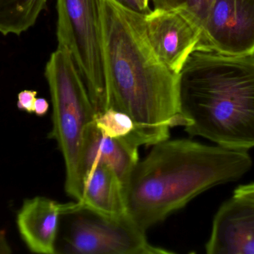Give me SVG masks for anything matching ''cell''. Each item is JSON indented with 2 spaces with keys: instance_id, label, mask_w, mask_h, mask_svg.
<instances>
[{
  "instance_id": "277c9868",
  "label": "cell",
  "mask_w": 254,
  "mask_h": 254,
  "mask_svg": "<svg viewBox=\"0 0 254 254\" xmlns=\"http://www.w3.org/2000/svg\"><path fill=\"white\" fill-rule=\"evenodd\" d=\"M52 104V128L49 139L55 140L65 163V191L75 201L83 197L82 153L85 133L96 113L84 82L70 54L58 48L45 69Z\"/></svg>"
},
{
  "instance_id": "5b68a950",
  "label": "cell",
  "mask_w": 254,
  "mask_h": 254,
  "mask_svg": "<svg viewBox=\"0 0 254 254\" xmlns=\"http://www.w3.org/2000/svg\"><path fill=\"white\" fill-rule=\"evenodd\" d=\"M58 48L71 55L96 116L108 110L101 0H57Z\"/></svg>"
},
{
  "instance_id": "7a4b0ae2",
  "label": "cell",
  "mask_w": 254,
  "mask_h": 254,
  "mask_svg": "<svg viewBox=\"0 0 254 254\" xmlns=\"http://www.w3.org/2000/svg\"><path fill=\"white\" fill-rule=\"evenodd\" d=\"M252 165L248 151L188 139L160 142L136 164L124 188L127 214L146 232L204 191L240 180Z\"/></svg>"
},
{
  "instance_id": "9c48e42d",
  "label": "cell",
  "mask_w": 254,
  "mask_h": 254,
  "mask_svg": "<svg viewBox=\"0 0 254 254\" xmlns=\"http://www.w3.org/2000/svg\"><path fill=\"white\" fill-rule=\"evenodd\" d=\"M208 254H254V202L233 196L215 215Z\"/></svg>"
},
{
  "instance_id": "4fadbf2b",
  "label": "cell",
  "mask_w": 254,
  "mask_h": 254,
  "mask_svg": "<svg viewBox=\"0 0 254 254\" xmlns=\"http://www.w3.org/2000/svg\"><path fill=\"white\" fill-rule=\"evenodd\" d=\"M48 0H0V33L19 36L34 26Z\"/></svg>"
},
{
  "instance_id": "e0dca14e",
  "label": "cell",
  "mask_w": 254,
  "mask_h": 254,
  "mask_svg": "<svg viewBox=\"0 0 254 254\" xmlns=\"http://www.w3.org/2000/svg\"><path fill=\"white\" fill-rule=\"evenodd\" d=\"M234 196L254 202V183L238 186L234 191Z\"/></svg>"
},
{
  "instance_id": "3957f363",
  "label": "cell",
  "mask_w": 254,
  "mask_h": 254,
  "mask_svg": "<svg viewBox=\"0 0 254 254\" xmlns=\"http://www.w3.org/2000/svg\"><path fill=\"white\" fill-rule=\"evenodd\" d=\"M185 131L234 150L254 147V55L195 49L179 74Z\"/></svg>"
},
{
  "instance_id": "7c38bea8",
  "label": "cell",
  "mask_w": 254,
  "mask_h": 254,
  "mask_svg": "<svg viewBox=\"0 0 254 254\" xmlns=\"http://www.w3.org/2000/svg\"><path fill=\"white\" fill-rule=\"evenodd\" d=\"M71 204L73 208L87 209L110 217L128 216L123 184L115 171L104 164L94 166L85 174L83 197Z\"/></svg>"
},
{
  "instance_id": "d6986e66",
  "label": "cell",
  "mask_w": 254,
  "mask_h": 254,
  "mask_svg": "<svg viewBox=\"0 0 254 254\" xmlns=\"http://www.w3.org/2000/svg\"><path fill=\"white\" fill-rule=\"evenodd\" d=\"M116 1L124 7L129 9V10L146 14L143 12V9L141 8V6H140L138 0H116Z\"/></svg>"
},
{
  "instance_id": "ffe728a7",
  "label": "cell",
  "mask_w": 254,
  "mask_h": 254,
  "mask_svg": "<svg viewBox=\"0 0 254 254\" xmlns=\"http://www.w3.org/2000/svg\"><path fill=\"white\" fill-rule=\"evenodd\" d=\"M12 253L11 247L7 241L4 231H0V254H10Z\"/></svg>"
},
{
  "instance_id": "2e32d148",
  "label": "cell",
  "mask_w": 254,
  "mask_h": 254,
  "mask_svg": "<svg viewBox=\"0 0 254 254\" xmlns=\"http://www.w3.org/2000/svg\"><path fill=\"white\" fill-rule=\"evenodd\" d=\"M37 92L31 89H25L21 91L17 95L18 109L24 110L26 113L31 114L34 113V104L36 98H37Z\"/></svg>"
},
{
  "instance_id": "ba28073f",
  "label": "cell",
  "mask_w": 254,
  "mask_h": 254,
  "mask_svg": "<svg viewBox=\"0 0 254 254\" xmlns=\"http://www.w3.org/2000/svg\"><path fill=\"white\" fill-rule=\"evenodd\" d=\"M148 39L160 59L179 75L196 49L201 28L182 8L152 9L144 14Z\"/></svg>"
},
{
  "instance_id": "ac0fdd59",
  "label": "cell",
  "mask_w": 254,
  "mask_h": 254,
  "mask_svg": "<svg viewBox=\"0 0 254 254\" xmlns=\"http://www.w3.org/2000/svg\"><path fill=\"white\" fill-rule=\"evenodd\" d=\"M49 104L44 98H37L34 104V113L36 116H43L49 111Z\"/></svg>"
},
{
  "instance_id": "5bb4252c",
  "label": "cell",
  "mask_w": 254,
  "mask_h": 254,
  "mask_svg": "<svg viewBox=\"0 0 254 254\" xmlns=\"http://www.w3.org/2000/svg\"><path fill=\"white\" fill-rule=\"evenodd\" d=\"M95 123L104 135L112 138L125 140L131 144L129 138L134 132V125L128 115L110 108L96 116Z\"/></svg>"
},
{
  "instance_id": "30bf717a",
  "label": "cell",
  "mask_w": 254,
  "mask_h": 254,
  "mask_svg": "<svg viewBox=\"0 0 254 254\" xmlns=\"http://www.w3.org/2000/svg\"><path fill=\"white\" fill-rule=\"evenodd\" d=\"M64 204L43 196L25 199L16 214L18 232L32 253L55 254Z\"/></svg>"
},
{
  "instance_id": "8992f818",
  "label": "cell",
  "mask_w": 254,
  "mask_h": 254,
  "mask_svg": "<svg viewBox=\"0 0 254 254\" xmlns=\"http://www.w3.org/2000/svg\"><path fill=\"white\" fill-rule=\"evenodd\" d=\"M152 246L146 232L128 216L110 217L87 209L64 204L60 218L55 254H166Z\"/></svg>"
},
{
  "instance_id": "6da1fadb",
  "label": "cell",
  "mask_w": 254,
  "mask_h": 254,
  "mask_svg": "<svg viewBox=\"0 0 254 254\" xmlns=\"http://www.w3.org/2000/svg\"><path fill=\"white\" fill-rule=\"evenodd\" d=\"M108 109L128 115L137 148L170 139V129L185 127L179 107V75L160 59L148 39L144 13L116 0H101Z\"/></svg>"
},
{
  "instance_id": "9a60e30c",
  "label": "cell",
  "mask_w": 254,
  "mask_h": 254,
  "mask_svg": "<svg viewBox=\"0 0 254 254\" xmlns=\"http://www.w3.org/2000/svg\"><path fill=\"white\" fill-rule=\"evenodd\" d=\"M213 0H149L153 9L182 8L202 28Z\"/></svg>"
},
{
  "instance_id": "8fae6325",
  "label": "cell",
  "mask_w": 254,
  "mask_h": 254,
  "mask_svg": "<svg viewBox=\"0 0 254 254\" xmlns=\"http://www.w3.org/2000/svg\"><path fill=\"white\" fill-rule=\"evenodd\" d=\"M138 161V148L125 140L104 135L95 121L89 125L85 133L82 153L83 177L94 166L104 164L115 171L125 188Z\"/></svg>"
},
{
  "instance_id": "52a82bcc",
  "label": "cell",
  "mask_w": 254,
  "mask_h": 254,
  "mask_svg": "<svg viewBox=\"0 0 254 254\" xmlns=\"http://www.w3.org/2000/svg\"><path fill=\"white\" fill-rule=\"evenodd\" d=\"M196 49L254 55V0H213Z\"/></svg>"
},
{
  "instance_id": "44dd1931",
  "label": "cell",
  "mask_w": 254,
  "mask_h": 254,
  "mask_svg": "<svg viewBox=\"0 0 254 254\" xmlns=\"http://www.w3.org/2000/svg\"><path fill=\"white\" fill-rule=\"evenodd\" d=\"M138 1L145 13H149L152 10V9L149 8V0H138Z\"/></svg>"
}]
</instances>
